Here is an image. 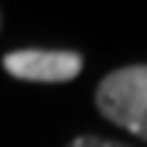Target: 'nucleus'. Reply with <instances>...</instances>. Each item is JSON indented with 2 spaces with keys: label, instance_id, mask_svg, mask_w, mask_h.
<instances>
[{
  "label": "nucleus",
  "instance_id": "obj_1",
  "mask_svg": "<svg viewBox=\"0 0 147 147\" xmlns=\"http://www.w3.org/2000/svg\"><path fill=\"white\" fill-rule=\"evenodd\" d=\"M95 109L112 125L147 142V63L109 71L95 84Z\"/></svg>",
  "mask_w": 147,
  "mask_h": 147
},
{
  "label": "nucleus",
  "instance_id": "obj_2",
  "mask_svg": "<svg viewBox=\"0 0 147 147\" xmlns=\"http://www.w3.org/2000/svg\"><path fill=\"white\" fill-rule=\"evenodd\" d=\"M84 68V57L71 49H11L3 55V71L19 82L63 84Z\"/></svg>",
  "mask_w": 147,
  "mask_h": 147
},
{
  "label": "nucleus",
  "instance_id": "obj_3",
  "mask_svg": "<svg viewBox=\"0 0 147 147\" xmlns=\"http://www.w3.org/2000/svg\"><path fill=\"white\" fill-rule=\"evenodd\" d=\"M65 147H131V144L117 142V139L98 136V134H82V136H74Z\"/></svg>",
  "mask_w": 147,
  "mask_h": 147
},
{
  "label": "nucleus",
  "instance_id": "obj_4",
  "mask_svg": "<svg viewBox=\"0 0 147 147\" xmlns=\"http://www.w3.org/2000/svg\"><path fill=\"white\" fill-rule=\"evenodd\" d=\"M0 27H3V11H0Z\"/></svg>",
  "mask_w": 147,
  "mask_h": 147
}]
</instances>
